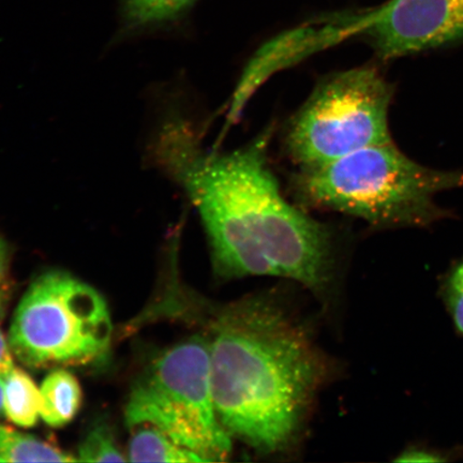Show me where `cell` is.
Wrapping results in <instances>:
<instances>
[{"label": "cell", "mask_w": 463, "mask_h": 463, "mask_svg": "<svg viewBox=\"0 0 463 463\" xmlns=\"http://www.w3.org/2000/svg\"><path fill=\"white\" fill-rule=\"evenodd\" d=\"M270 137L220 153L177 120L162 133L159 155L199 212L217 277L287 278L326 298L337 269L334 231L283 196L269 165Z\"/></svg>", "instance_id": "cell-1"}, {"label": "cell", "mask_w": 463, "mask_h": 463, "mask_svg": "<svg viewBox=\"0 0 463 463\" xmlns=\"http://www.w3.org/2000/svg\"><path fill=\"white\" fill-rule=\"evenodd\" d=\"M204 307L213 396L225 430L260 454L287 449L326 378V362L271 300Z\"/></svg>", "instance_id": "cell-2"}, {"label": "cell", "mask_w": 463, "mask_h": 463, "mask_svg": "<svg viewBox=\"0 0 463 463\" xmlns=\"http://www.w3.org/2000/svg\"><path fill=\"white\" fill-rule=\"evenodd\" d=\"M463 186V173L422 166L392 142L327 164L298 167L289 182L299 205L364 220L376 228L427 227L448 217L434 196Z\"/></svg>", "instance_id": "cell-3"}, {"label": "cell", "mask_w": 463, "mask_h": 463, "mask_svg": "<svg viewBox=\"0 0 463 463\" xmlns=\"http://www.w3.org/2000/svg\"><path fill=\"white\" fill-rule=\"evenodd\" d=\"M125 418L130 430L154 427L205 462L228 458L233 438L213 401L204 335L170 347L149 364L132 387Z\"/></svg>", "instance_id": "cell-4"}, {"label": "cell", "mask_w": 463, "mask_h": 463, "mask_svg": "<svg viewBox=\"0 0 463 463\" xmlns=\"http://www.w3.org/2000/svg\"><path fill=\"white\" fill-rule=\"evenodd\" d=\"M112 331L99 292L71 275L50 271L32 283L17 306L9 344L27 367L78 366L106 354Z\"/></svg>", "instance_id": "cell-5"}, {"label": "cell", "mask_w": 463, "mask_h": 463, "mask_svg": "<svg viewBox=\"0 0 463 463\" xmlns=\"http://www.w3.org/2000/svg\"><path fill=\"white\" fill-rule=\"evenodd\" d=\"M392 86L374 67L321 80L288 126L285 148L298 167L315 166L392 142Z\"/></svg>", "instance_id": "cell-6"}, {"label": "cell", "mask_w": 463, "mask_h": 463, "mask_svg": "<svg viewBox=\"0 0 463 463\" xmlns=\"http://www.w3.org/2000/svg\"><path fill=\"white\" fill-rule=\"evenodd\" d=\"M338 24L343 40L360 33L382 61H391L461 42L463 0H389Z\"/></svg>", "instance_id": "cell-7"}, {"label": "cell", "mask_w": 463, "mask_h": 463, "mask_svg": "<svg viewBox=\"0 0 463 463\" xmlns=\"http://www.w3.org/2000/svg\"><path fill=\"white\" fill-rule=\"evenodd\" d=\"M42 419L51 427H62L74 419L82 403V390L75 376L66 370H55L42 387Z\"/></svg>", "instance_id": "cell-8"}, {"label": "cell", "mask_w": 463, "mask_h": 463, "mask_svg": "<svg viewBox=\"0 0 463 463\" xmlns=\"http://www.w3.org/2000/svg\"><path fill=\"white\" fill-rule=\"evenodd\" d=\"M4 414L23 428H31L42 419V392L25 372L14 367L5 376Z\"/></svg>", "instance_id": "cell-9"}, {"label": "cell", "mask_w": 463, "mask_h": 463, "mask_svg": "<svg viewBox=\"0 0 463 463\" xmlns=\"http://www.w3.org/2000/svg\"><path fill=\"white\" fill-rule=\"evenodd\" d=\"M130 462H205L198 454L174 442L154 427L132 428Z\"/></svg>", "instance_id": "cell-10"}, {"label": "cell", "mask_w": 463, "mask_h": 463, "mask_svg": "<svg viewBox=\"0 0 463 463\" xmlns=\"http://www.w3.org/2000/svg\"><path fill=\"white\" fill-rule=\"evenodd\" d=\"M65 453L31 434L0 425V462H74Z\"/></svg>", "instance_id": "cell-11"}, {"label": "cell", "mask_w": 463, "mask_h": 463, "mask_svg": "<svg viewBox=\"0 0 463 463\" xmlns=\"http://www.w3.org/2000/svg\"><path fill=\"white\" fill-rule=\"evenodd\" d=\"M196 0H120L126 27L137 29L177 19Z\"/></svg>", "instance_id": "cell-12"}, {"label": "cell", "mask_w": 463, "mask_h": 463, "mask_svg": "<svg viewBox=\"0 0 463 463\" xmlns=\"http://www.w3.org/2000/svg\"><path fill=\"white\" fill-rule=\"evenodd\" d=\"M78 461L83 462H126L123 453L115 442L111 430L101 425L94 428L78 450Z\"/></svg>", "instance_id": "cell-13"}, {"label": "cell", "mask_w": 463, "mask_h": 463, "mask_svg": "<svg viewBox=\"0 0 463 463\" xmlns=\"http://www.w3.org/2000/svg\"><path fill=\"white\" fill-rule=\"evenodd\" d=\"M442 297L456 331L463 335V260L445 277Z\"/></svg>", "instance_id": "cell-14"}, {"label": "cell", "mask_w": 463, "mask_h": 463, "mask_svg": "<svg viewBox=\"0 0 463 463\" xmlns=\"http://www.w3.org/2000/svg\"><path fill=\"white\" fill-rule=\"evenodd\" d=\"M14 355L10 344L0 331V374L5 376L15 367Z\"/></svg>", "instance_id": "cell-15"}, {"label": "cell", "mask_w": 463, "mask_h": 463, "mask_svg": "<svg viewBox=\"0 0 463 463\" xmlns=\"http://www.w3.org/2000/svg\"><path fill=\"white\" fill-rule=\"evenodd\" d=\"M5 266H7V248H5V242L0 240V277L3 276Z\"/></svg>", "instance_id": "cell-16"}, {"label": "cell", "mask_w": 463, "mask_h": 463, "mask_svg": "<svg viewBox=\"0 0 463 463\" xmlns=\"http://www.w3.org/2000/svg\"><path fill=\"white\" fill-rule=\"evenodd\" d=\"M5 375L0 374V415L4 413Z\"/></svg>", "instance_id": "cell-17"}, {"label": "cell", "mask_w": 463, "mask_h": 463, "mask_svg": "<svg viewBox=\"0 0 463 463\" xmlns=\"http://www.w3.org/2000/svg\"><path fill=\"white\" fill-rule=\"evenodd\" d=\"M0 307H2V291H0Z\"/></svg>", "instance_id": "cell-18"}]
</instances>
